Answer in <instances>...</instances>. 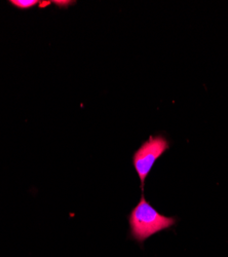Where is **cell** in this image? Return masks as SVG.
Wrapping results in <instances>:
<instances>
[{"instance_id":"cell-2","label":"cell","mask_w":228,"mask_h":257,"mask_svg":"<svg viewBox=\"0 0 228 257\" xmlns=\"http://www.w3.org/2000/svg\"><path fill=\"white\" fill-rule=\"evenodd\" d=\"M170 147L168 139L162 135L150 136L145 141L133 157V164L136 172L141 180V189L143 190L145 179L149 175L153 165Z\"/></svg>"},{"instance_id":"cell-1","label":"cell","mask_w":228,"mask_h":257,"mask_svg":"<svg viewBox=\"0 0 228 257\" xmlns=\"http://www.w3.org/2000/svg\"><path fill=\"white\" fill-rule=\"evenodd\" d=\"M129 222L132 237L137 242L143 243L151 235L173 226L176 219L161 215L142 196L129 215Z\"/></svg>"},{"instance_id":"cell-3","label":"cell","mask_w":228,"mask_h":257,"mask_svg":"<svg viewBox=\"0 0 228 257\" xmlns=\"http://www.w3.org/2000/svg\"><path fill=\"white\" fill-rule=\"evenodd\" d=\"M10 4L20 10L25 11L34 8L39 4V2H37V0H11Z\"/></svg>"}]
</instances>
